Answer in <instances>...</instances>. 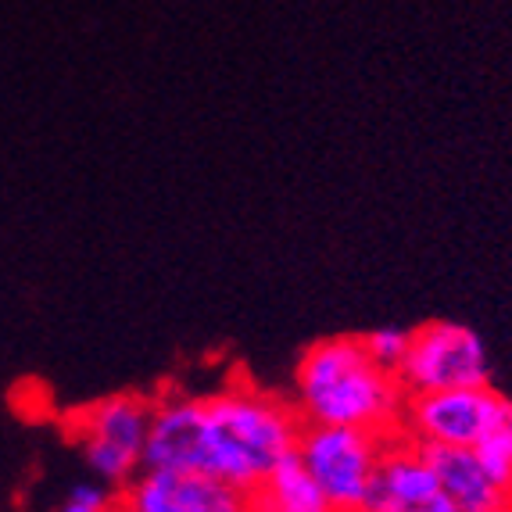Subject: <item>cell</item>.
I'll return each mask as SVG.
<instances>
[{"mask_svg":"<svg viewBox=\"0 0 512 512\" xmlns=\"http://www.w3.org/2000/svg\"><path fill=\"white\" fill-rule=\"evenodd\" d=\"M291 402L305 427H359L394 437L402 430L409 391L384 369L362 337H323L301 351L291 376Z\"/></svg>","mask_w":512,"mask_h":512,"instance_id":"6da1fadb","label":"cell"},{"mask_svg":"<svg viewBox=\"0 0 512 512\" xmlns=\"http://www.w3.org/2000/svg\"><path fill=\"white\" fill-rule=\"evenodd\" d=\"M305 419L291 398L230 380L201 398V473L255 495L262 480L298 452Z\"/></svg>","mask_w":512,"mask_h":512,"instance_id":"7a4b0ae2","label":"cell"},{"mask_svg":"<svg viewBox=\"0 0 512 512\" xmlns=\"http://www.w3.org/2000/svg\"><path fill=\"white\" fill-rule=\"evenodd\" d=\"M147 427H151V398L133 391L104 394L65 419V434L76 441L86 470L115 491H122L144 470Z\"/></svg>","mask_w":512,"mask_h":512,"instance_id":"3957f363","label":"cell"},{"mask_svg":"<svg viewBox=\"0 0 512 512\" xmlns=\"http://www.w3.org/2000/svg\"><path fill=\"white\" fill-rule=\"evenodd\" d=\"M387 437L359 427H305L298 459L323 487L333 512H359L384 459Z\"/></svg>","mask_w":512,"mask_h":512,"instance_id":"277c9868","label":"cell"},{"mask_svg":"<svg viewBox=\"0 0 512 512\" xmlns=\"http://www.w3.org/2000/svg\"><path fill=\"white\" fill-rule=\"evenodd\" d=\"M509 412H512V398H505L491 384L409 394L398 434H405L416 444L477 448Z\"/></svg>","mask_w":512,"mask_h":512,"instance_id":"5b68a950","label":"cell"},{"mask_svg":"<svg viewBox=\"0 0 512 512\" xmlns=\"http://www.w3.org/2000/svg\"><path fill=\"white\" fill-rule=\"evenodd\" d=\"M398 380L409 394L491 384L484 337L452 319H430L409 333V351L398 366Z\"/></svg>","mask_w":512,"mask_h":512,"instance_id":"8992f818","label":"cell"},{"mask_svg":"<svg viewBox=\"0 0 512 512\" xmlns=\"http://www.w3.org/2000/svg\"><path fill=\"white\" fill-rule=\"evenodd\" d=\"M359 512H452L444 502L441 480L416 441L405 434L387 437L384 459L366 491Z\"/></svg>","mask_w":512,"mask_h":512,"instance_id":"52a82bcc","label":"cell"},{"mask_svg":"<svg viewBox=\"0 0 512 512\" xmlns=\"http://www.w3.org/2000/svg\"><path fill=\"white\" fill-rule=\"evenodd\" d=\"M144 470L201 473V398L180 391L151 398Z\"/></svg>","mask_w":512,"mask_h":512,"instance_id":"ba28073f","label":"cell"},{"mask_svg":"<svg viewBox=\"0 0 512 512\" xmlns=\"http://www.w3.org/2000/svg\"><path fill=\"white\" fill-rule=\"evenodd\" d=\"M419 448L434 466L452 512H512V491L487 473L477 448H441V444H419Z\"/></svg>","mask_w":512,"mask_h":512,"instance_id":"9c48e42d","label":"cell"},{"mask_svg":"<svg viewBox=\"0 0 512 512\" xmlns=\"http://www.w3.org/2000/svg\"><path fill=\"white\" fill-rule=\"evenodd\" d=\"M255 502L273 512H333L323 495V487L305 470V462L298 459V452L291 459H283L262 480V487L255 491Z\"/></svg>","mask_w":512,"mask_h":512,"instance_id":"30bf717a","label":"cell"},{"mask_svg":"<svg viewBox=\"0 0 512 512\" xmlns=\"http://www.w3.org/2000/svg\"><path fill=\"white\" fill-rule=\"evenodd\" d=\"M187 512H255V495L212 477V473H183Z\"/></svg>","mask_w":512,"mask_h":512,"instance_id":"8fae6325","label":"cell"},{"mask_svg":"<svg viewBox=\"0 0 512 512\" xmlns=\"http://www.w3.org/2000/svg\"><path fill=\"white\" fill-rule=\"evenodd\" d=\"M477 455L487 466V473L512 491V412L477 444Z\"/></svg>","mask_w":512,"mask_h":512,"instance_id":"7c38bea8","label":"cell"},{"mask_svg":"<svg viewBox=\"0 0 512 512\" xmlns=\"http://www.w3.org/2000/svg\"><path fill=\"white\" fill-rule=\"evenodd\" d=\"M409 333L412 330H402V326H376V330L362 333V344L380 366L398 373V366L405 362V351H409Z\"/></svg>","mask_w":512,"mask_h":512,"instance_id":"4fadbf2b","label":"cell"},{"mask_svg":"<svg viewBox=\"0 0 512 512\" xmlns=\"http://www.w3.org/2000/svg\"><path fill=\"white\" fill-rule=\"evenodd\" d=\"M255 512H273V509H262V505H258V502H255Z\"/></svg>","mask_w":512,"mask_h":512,"instance_id":"5bb4252c","label":"cell"}]
</instances>
